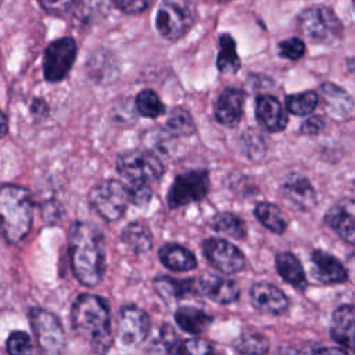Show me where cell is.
Returning <instances> with one entry per match:
<instances>
[{
    "mask_svg": "<svg viewBox=\"0 0 355 355\" xmlns=\"http://www.w3.org/2000/svg\"><path fill=\"white\" fill-rule=\"evenodd\" d=\"M68 250L76 280L86 287H96L105 273V240L101 230L90 222H73Z\"/></svg>",
    "mask_w": 355,
    "mask_h": 355,
    "instance_id": "1",
    "label": "cell"
},
{
    "mask_svg": "<svg viewBox=\"0 0 355 355\" xmlns=\"http://www.w3.org/2000/svg\"><path fill=\"white\" fill-rule=\"evenodd\" d=\"M73 331L96 352H107L112 344L108 302L90 293L76 297L71 311Z\"/></svg>",
    "mask_w": 355,
    "mask_h": 355,
    "instance_id": "2",
    "label": "cell"
},
{
    "mask_svg": "<svg viewBox=\"0 0 355 355\" xmlns=\"http://www.w3.org/2000/svg\"><path fill=\"white\" fill-rule=\"evenodd\" d=\"M33 219V200L22 186L4 184L0 187V234L10 244L22 241Z\"/></svg>",
    "mask_w": 355,
    "mask_h": 355,
    "instance_id": "3",
    "label": "cell"
},
{
    "mask_svg": "<svg viewBox=\"0 0 355 355\" xmlns=\"http://www.w3.org/2000/svg\"><path fill=\"white\" fill-rule=\"evenodd\" d=\"M300 32L313 43L333 44L343 33V25L336 12L326 6H313L300 12Z\"/></svg>",
    "mask_w": 355,
    "mask_h": 355,
    "instance_id": "4",
    "label": "cell"
},
{
    "mask_svg": "<svg viewBox=\"0 0 355 355\" xmlns=\"http://www.w3.org/2000/svg\"><path fill=\"white\" fill-rule=\"evenodd\" d=\"M196 21V4L193 0H162L155 18L159 35L168 40L183 37Z\"/></svg>",
    "mask_w": 355,
    "mask_h": 355,
    "instance_id": "5",
    "label": "cell"
},
{
    "mask_svg": "<svg viewBox=\"0 0 355 355\" xmlns=\"http://www.w3.org/2000/svg\"><path fill=\"white\" fill-rule=\"evenodd\" d=\"M89 205L107 222L119 220L129 204L126 186L116 179L96 183L87 194Z\"/></svg>",
    "mask_w": 355,
    "mask_h": 355,
    "instance_id": "6",
    "label": "cell"
},
{
    "mask_svg": "<svg viewBox=\"0 0 355 355\" xmlns=\"http://www.w3.org/2000/svg\"><path fill=\"white\" fill-rule=\"evenodd\" d=\"M116 171L128 182L151 183L164 175V164L153 151L129 150L118 155Z\"/></svg>",
    "mask_w": 355,
    "mask_h": 355,
    "instance_id": "7",
    "label": "cell"
},
{
    "mask_svg": "<svg viewBox=\"0 0 355 355\" xmlns=\"http://www.w3.org/2000/svg\"><path fill=\"white\" fill-rule=\"evenodd\" d=\"M209 190L207 169H191L178 175L171 184L166 200L171 208H179L202 200Z\"/></svg>",
    "mask_w": 355,
    "mask_h": 355,
    "instance_id": "8",
    "label": "cell"
},
{
    "mask_svg": "<svg viewBox=\"0 0 355 355\" xmlns=\"http://www.w3.org/2000/svg\"><path fill=\"white\" fill-rule=\"evenodd\" d=\"M29 319L40 349L46 354H61L67 340L58 318L46 309L32 308Z\"/></svg>",
    "mask_w": 355,
    "mask_h": 355,
    "instance_id": "9",
    "label": "cell"
},
{
    "mask_svg": "<svg viewBox=\"0 0 355 355\" xmlns=\"http://www.w3.org/2000/svg\"><path fill=\"white\" fill-rule=\"evenodd\" d=\"M118 341L125 348L141 345L150 334L151 320L140 306L128 304L118 312Z\"/></svg>",
    "mask_w": 355,
    "mask_h": 355,
    "instance_id": "10",
    "label": "cell"
},
{
    "mask_svg": "<svg viewBox=\"0 0 355 355\" xmlns=\"http://www.w3.org/2000/svg\"><path fill=\"white\" fill-rule=\"evenodd\" d=\"M76 43L72 37L51 42L43 55V75L49 82H60L69 73L76 58Z\"/></svg>",
    "mask_w": 355,
    "mask_h": 355,
    "instance_id": "11",
    "label": "cell"
},
{
    "mask_svg": "<svg viewBox=\"0 0 355 355\" xmlns=\"http://www.w3.org/2000/svg\"><path fill=\"white\" fill-rule=\"evenodd\" d=\"M202 252L207 261L219 272L233 275L244 269V254L232 243L219 237L205 239L202 243Z\"/></svg>",
    "mask_w": 355,
    "mask_h": 355,
    "instance_id": "12",
    "label": "cell"
},
{
    "mask_svg": "<svg viewBox=\"0 0 355 355\" xmlns=\"http://www.w3.org/2000/svg\"><path fill=\"white\" fill-rule=\"evenodd\" d=\"M284 198L298 211L306 212L318 202V194L312 182L298 172H291L282 183Z\"/></svg>",
    "mask_w": 355,
    "mask_h": 355,
    "instance_id": "13",
    "label": "cell"
},
{
    "mask_svg": "<svg viewBox=\"0 0 355 355\" xmlns=\"http://www.w3.org/2000/svg\"><path fill=\"white\" fill-rule=\"evenodd\" d=\"M324 223L347 244L355 243V204L344 198L331 205L324 214Z\"/></svg>",
    "mask_w": 355,
    "mask_h": 355,
    "instance_id": "14",
    "label": "cell"
},
{
    "mask_svg": "<svg viewBox=\"0 0 355 355\" xmlns=\"http://www.w3.org/2000/svg\"><path fill=\"white\" fill-rule=\"evenodd\" d=\"M251 305L268 315H282L290 305L288 297L275 284L268 282H258L250 288Z\"/></svg>",
    "mask_w": 355,
    "mask_h": 355,
    "instance_id": "15",
    "label": "cell"
},
{
    "mask_svg": "<svg viewBox=\"0 0 355 355\" xmlns=\"http://www.w3.org/2000/svg\"><path fill=\"white\" fill-rule=\"evenodd\" d=\"M326 115L337 122H344L354 115V100L351 94L336 83L320 85V98Z\"/></svg>",
    "mask_w": 355,
    "mask_h": 355,
    "instance_id": "16",
    "label": "cell"
},
{
    "mask_svg": "<svg viewBox=\"0 0 355 355\" xmlns=\"http://www.w3.org/2000/svg\"><path fill=\"white\" fill-rule=\"evenodd\" d=\"M255 118L262 129L270 133L286 129L288 118L280 101L272 94H258L255 98Z\"/></svg>",
    "mask_w": 355,
    "mask_h": 355,
    "instance_id": "17",
    "label": "cell"
},
{
    "mask_svg": "<svg viewBox=\"0 0 355 355\" xmlns=\"http://www.w3.org/2000/svg\"><path fill=\"white\" fill-rule=\"evenodd\" d=\"M198 291L201 295L209 298L211 301L227 305L236 302L240 297V287L239 284L227 277H222L219 275L207 273L200 277L198 280Z\"/></svg>",
    "mask_w": 355,
    "mask_h": 355,
    "instance_id": "18",
    "label": "cell"
},
{
    "mask_svg": "<svg viewBox=\"0 0 355 355\" xmlns=\"http://www.w3.org/2000/svg\"><path fill=\"white\" fill-rule=\"evenodd\" d=\"M245 94L241 89L226 87L219 94L215 104V118L216 121L226 126L233 128L239 125L243 118Z\"/></svg>",
    "mask_w": 355,
    "mask_h": 355,
    "instance_id": "19",
    "label": "cell"
},
{
    "mask_svg": "<svg viewBox=\"0 0 355 355\" xmlns=\"http://www.w3.org/2000/svg\"><path fill=\"white\" fill-rule=\"evenodd\" d=\"M315 277L324 284H340L348 280L347 268L331 254L313 250L311 254Z\"/></svg>",
    "mask_w": 355,
    "mask_h": 355,
    "instance_id": "20",
    "label": "cell"
},
{
    "mask_svg": "<svg viewBox=\"0 0 355 355\" xmlns=\"http://www.w3.org/2000/svg\"><path fill=\"white\" fill-rule=\"evenodd\" d=\"M330 337L344 349H354L355 326H354V306L341 305L331 315Z\"/></svg>",
    "mask_w": 355,
    "mask_h": 355,
    "instance_id": "21",
    "label": "cell"
},
{
    "mask_svg": "<svg viewBox=\"0 0 355 355\" xmlns=\"http://www.w3.org/2000/svg\"><path fill=\"white\" fill-rule=\"evenodd\" d=\"M275 266L280 277L293 286L298 291H304L308 286L305 270L300 262V259L288 251L279 252L275 258Z\"/></svg>",
    "mask_w": 355,
    "mask_h": 355,
    "instance_id": "22",
    "label": "cell"
},
{
    "mask_svg": "<svg viewBox=\"0 0 355 355\" xmlns=\"http://www.w3.org/2000/svg\"><path fill=\"white\" fill-rule=\"evenodd\" d=\"M158 257L162 265L173 272H187L197 266V258L194 254L180 244H164L158 250Z\"/></svg>",
    "mask_w": 355,
    "mask_h": 355,
    "instance_id": "23",
    "label": "cell"
},
{
    "mask_svg": "<svg viewBox=\"0 0 355 355\" xmlns=\"http://www.w3.org/2000/svg\"><path fill=\"white\" fill-rule=\"evenodd\" d=\"M121 240L133 254L137 255L148 252L154 244L150 227L141 220L128 223L121 232Z\"/></svg>",
    "mask_w": 355,
    "mask_h": 355,
    "instance_id": "24",
    "label": "cell"
},
{
    "mask_svg": "<svg viewBox=\"0 0 355 355\" xmlns=\"http://www.w3.org/2000/svg\"><path fill=\"white\" fill-rule=\"evenodd\" d=\"M157 294L166 302L183 300L196 291L193 279H175L172 276H158L153 282Z\"/></svg>",
    "mask_w": 355,
    "mask_h": 355,
    "instance_id": "25",
    "label": "cell"
},
{
    "mask_svg": "<svg viewBox=\"0 0 355 355\" xmlns=\"http://www.w3.org/2000/svg\"><path fill=\"white\" fill-rule=\"evenodd\" d=\"M175 322L183 331L190 334H200L211 326L212 316L200 308L184 305L176 309Z\"/></svg>",
    "mask_w": 355,
    "mask_h": 355,
    "instance_id": "26",
    "label": "cell"
},
{
    "mask_svg": "<svg viewBox=\"0 0 355 355\" xmlns=\"http://www.w3.org/2000/svg\"><path fill=\"white\" fill-rule=\"evenodd\" d=\"M254 215L259 220V223L276 234H283L287 229V220L282 212V209L266 201H261L254 207Z\"/></svg>",
    "mask_w": 355,
    "mask_h": 355,
    "instance_id": "27",
    "label": "cell"
},
{
    "mask_svg": "<svg viewBox=\"0 0 355 355\" xmlns=\"http://www.w3.org/2000/svg\"><path fill=\"white\" fill-rule=\"evenodd\" d=\"M209 226L215 232L223 233L236 240H243L247 236L245 222L233 212L225 211V212L215 214L214 218L209 220Z\"/></svg>",
    "mask_w": 355,
    "mask_h": 355,
    "instance_id": "28",
    "label": "cell"
},
{
    "mask_svg": "<svg viewBox=\"0 0 355 355\" xmlns=\"http://www.w3.org/2000/svg\"><path fill=\"white\" fill-rule=\"evenodd\" d=\"M218 71L222 73H236L240 69V58L236 50L234 39L223 33L219 37V53L216 57Z\"/></svg>",
    "mask_w": 355,
    "mask_h": 355,
    "instance_id": "29",
    "label": "cell"
},
{
    "mask_svg": "<svg viewBox=\"0 0 355 355\" xmlns=\"http://www.w3.org/2000/svg\"><path fill=\"white\" fill-rule=\"evenodd\" d=\"M166 132L178 137L191 136L196 132V122L191 114L182 107L172 108L166 116Z\"/></svg>",
    "mask_w": 355,
    "mask_h": 355,
    "instance_id": "30",
    "label": "cell"
},
{
    "mask_svg": "<svg viewBox=\"0 0 355 355\" xmlns=\"http://www.w3.org/2000/svg\"><path fill=\"white\" fill-rule=\"evenodd\" d=\"M319 104V94L313 90H305L301 93L288 94L286 97V108L290 114L297 116H305L315 111Z\"/></svg>",
    "mask_w": 355,
    "mask_h": 355,
    "instance_id": "31",
    "label": "cell"
},
{
    "mask_svg": "<svg viewBox=\"0 0 355 355\" xmlns=\"http://www.w3.org/2000/svg\"><path fill=\"white\" fill-rule=\"evenodd\" d=\"M233 347L240 354H265L269 351V341L259 331L244 330L236 338Z\"/></svg>",
    "mask_w": 355,
    "mask_h": 355,
    "instance_id": "32",
    "label": "cell"
},
{
    "mask_svg": "<svg viewBox=\"0 0 355 355\" xmlns=\"http://www.w3.org/2000/svg\"><path fill=\"white\" fill-rule=\"evenodd\" d=\"M135 107L141 116L150 119H155L165 112V105L159 100L158 94L150 89H144L137 93L135 98Z\"/></svg>",
    "mask_w": 355,
    "mask_h": 355,
    "instance_id": "33",
    "label": "cell"
},
{
    "mask_svg": "<svg viewBox=\"0 0 355 355\" xmlns=\"http://www.w3.org/2000/svg\"><path fill=\"white\" fill-rule=\"evenodd\" d=\"M179 345V338L176 337L173 329L169 324H164L159 330L157 338H154L147 348V352L154 354H176Z\"/></svg>",
    "mask_w": 355,
    "mask_h": 355,
    "instance_id": "34",
    "label": "cell"
},
{
    "mask_svg": "<svg viewBox=\"0 0 355 355\" xmlns=\"http://www.w3.org/2000/svg\"><path fill=\"white\" fill-rule=\"evenodd\" d=\"M241 147L245 155L251 159H259L266 153V146L262 136L257 130H247L241 135Z\"/></svg>",
    "mask_w": 355,
    "mask_h": 355,
    "instance_id": "35",
    "label": "cell"
},
{
    "mask_svg": "<svg viewBox=\"0 0 355 355\" xmlns=\"http://www.w3.org/2000/svg\"><path fill=\"white\" fill-rule=\"evenodd\" d=\"M126 193L129 202H132L136 207H146L150 204L153 198V190L150 187V183L146 182H128Z\"/></svg>",
    "mask_w": 355,
    "mask_h": 355,
    "instance_id": "36",
    "label": "cell"
},
{
    "mask_svg": "<svg viewBox=\"0 0 355 355\" xmlns=\"http://www.w3.org/2000/svg\"><path fill=\"white\" fill-rule=\"evenodd\" d=\"M279 55L291 61L300 60L305 54V43L300 37H288L277 44Z\"/></svg>",
    "mask_w": 355,
    "mask_h": 355,
    "instance_id": "37",
    "label": "cell"
},
{
    "mask_svg": "<svg viewBox=\"0 0 355 355\" xmlns=\"http://www.w3.org/2000/svg\"><path fill=\"white\" fill-rule=\"evenodd\" d=\"M7 351L12 355L31 352L32 351L31 337L24 331H12L7 340Z\"/></svg>",
    "mask_w": 355,
    "mask_h": 355,
    "instance_id": "38",
    "label": "cell"
},
{
    "mask_svg": "<svg viewBox=\"0 0 355 355\" xmlns=\"http://www.w3.org/2000/svg\"><path fill=\"white\" fill-rule=\"evenodd\" d=\"M212 351H214V347L207 340H202V338H189V340L182 341V344L178 345L176 354L202 355V354H209Z\"/></svg>",
    "mask_w": 355,
    "mask_h": 355,
    "instance_id": "39",
    "label": "cell"
},
{
    "mask_svg": "<svg viewBox=\"0 0 355 355\" xmlns=\"http://www.w3.org/2000/svg\"><path fill=\"white\" fill-rule=\"evenodd\" d=\"M324 128H326V121L322 115H311L301 123L300 133L315 136V135H319Z\"/></svg>",
    "mask_w": 355,
    "mask_h": 355,
    "instance_id": "40",
    "label": "cell"
},
{
    "mask_svg": "<svg viewBox=\"0 0 355 355\" xmlns=\"http://www.w3.org/2000/svg\"><path fill=\"white\" fill-rule=\"evenodd\" d=\"M115 6L126 14L143 12L151 3V0H112Z\"/></svg>",
    "mask_w": 355,
    "mask_h": 355,
    "instance_id": "41",
    "label": "cell"
},
{
    "mask_svg": "<svg viewBox=\"0 0 355 355\" xmlns=\"http://www.w3.org/2000/svg\"><path fill=\"white\" fill-rule=\"evenodd\" d=\"M43 10L51 14H62L68 11L73 0H37Z\"/></svg>",
    "mask_w": 355,
    "mask_h": 355,
    "instance_id": "42",
    "label": "cell"
},
{
    "mask_svg": "<svg viewBox=\"0 0 355 355\" xmlns=\"http://www.w3.org/2000/svg\"><path fill=\"white\" fill-rule=\"evenodd\" d=\"M7 130H8V122H7V116H6V114H4V112L0 110V137L6 136Z\"/></svg>",
    "mask_w": 355,
    "mask_h": 355,
    "instance_id": "43",
    "label": "cell"
},
{
    "mask_svg": "<svg viewBox=\"0 0 355 355\" xmlns=\"http://www.w3.org/2000/svg\"><path fill=\"white\" fill-rule=\"evenodd\" d=\"M1 1H3V0H0V6H1Z\"/></svg>",
    "mask_w": 355,
    "mask_h": 355,
    "instance_id": "44",
    "label": "cell"
},
{
    "mask_svg": "<svg viewBox=\"0 0 355 355\" xmlns=\"http://www.w3.org/2000/svg\"><path fill=\"white\" fill-rule=\"evenodd\" d=\"M219 1H223V0H219Z\"/></svg>",
    "mask_w": 355,
    "mask_h": 355,
    "instance_id": "45",
    "label": "cell"
}]
</instances>
